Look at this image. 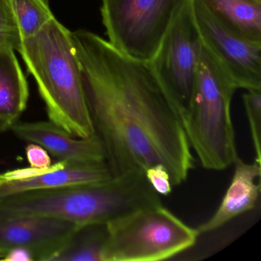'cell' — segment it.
I'll use <instances>...</instances> for the list:
<instances>
[{
	"mask_svg": "<svg viewBox=\"0 0 261 261\" xmlns=\"http://www.w3.org/2000/svg\"><path fill=\"white\" fill-rule=\"evenodd\" d=\"M233 165L230 186L215 213L196 228L199 234L217 230L256 207L260 195L261 164L247 163L238 157Z\"/></svg>",
	"mask_w": 261,
	"mask_h": 261,
	"instance_id": "cell-12",
	"label": "cell"
},
{
	"mask_svg": "<svg viewBox=\"0 0 261 261\" xmlns=\"http://www.w3.org/2000/svg\"><path fill=\"white\" fill-rule=\"evenodd\" d=\"M103 261H160L192 247L199 233L160 205L142 207L107 223Z\"/></svg>",
	"mask_w": 261,
	"mask_h": 261,
	"instance_id": "cell-5",
	"label": "cell"
},
{
	"mask_svg": "<svg viewBox=\"0 0 261 261\" xmlns=\"http://www.w3.org/2000/svg\"><path fill=\"white\" fill-rule=\"evenodd\" d=\"M201 47L192 0H189L149 62L181 121L190 105Z\"/></svg>",
	"mask_w": 261,
	"mask_h": 261,
	"instance_id": "cell-7",
	"label": "cell"
},
{
	"mask_svg": "<svg viewBox=\"0 0 261 261\" xmlns=\"http://www.w3.org/2000/svg\"><path fill=\"white\" fill-rule=\"evenodd\" d=\"M107 239V223L79 226L49 261H103Z\"/></svg>",
	"mask_w": 261,
	"mask_h": 261,
	"instance_id": "cell-15",
	"label": "cell"
},
{
	"mask_svg": "<svg viewBox=\"0 0 261 261\" xmlns=\"http://www.w3.org/2000/svg\"><path fill=\"white\" fill-rule=\"evenodd\" d=\"M162 204L145 172L134 170L94 184L29 191L0 198V210L46 217L77 226L108 223L142 207Z\"/></svg>",
	"mask_w": 261,
	"mask_h": 261,
	"instance_id": "cell-2",
	"label": "cell"
},
{
	"mask_svg": "<svg viewBox=\"0 0 261 261\" xmlns=\"http://www.w3.org/2000/svg\"><path fill=\"white\" fill-rule=\"evenodd\" d=\"M94 132L113 176L167 169L184 182L195 158L178 117L149 62L134 59L95 33H72Z\"/></svg>",
	"mask_w": 261,
	"mask_h": 261,
	"instance_id": "cell-1",
	"label": "cell"
},
{
	"mask_svg": "<svg viewBox=\"0 0 261 261\" xmlns=\"http://www.w3.org/2000/svg\"><path fill=\"white\" fill-rule=\"evenodd\" d=\"M10 130L19 140L42 146L59 161L74 163L106 162L101 141L96 134L77 138L51 121H19Z\"/></svg>",
	"mask_w": 261,
	"mask_h": 261,
	"instance_id": "cell-10",
	"label": "cell"
},
{
	"mask_svg": "<svg viewBox=\"0 0 261 261\" xmlns=\"http://www.w3.org/2000/svg\"><path fill=\"white\" fill-rule=\"evenodd\" d=\"M29 86L14 50L0 48V133L19 121L28 103Z\"/></svg>",
	"mask_w": 261,
	"mask_h": 261,
	"instance_id": "cell-13",
	"label": "cell"
},
{
	"mask_svg": "<svg viewBox=\"0 0 261 261\" xmlns=\"http://www.w3.org/2000/svg\"><path fill=\"white\" fill-rule=\"evenodd\" d=\"M189 0H102L108 41L124 54L149 62Z\"/></svg>",
	"mask_w": 261,
	"mask_h": 261,
	"instance_id": "cell-6",
	"label": "cell"
},
{
	"mask_svg": "<svg viewBox=\"0 0 261 261\" xmlns=\"http://www.w3.org/2000/svg\"><path fill=\"white\" fill-rule=\"evenodd\" d=\"M201 44L237 89L261 90V43L227 28L202 0H192Z\"/></svg>",
	"mask_w": 261,
	"mask_h": 261,
	"instance_id": "cell-8",
	"label": "cell"
},
{
	"mask_svg": "<svg viewBox=\"0 0 261 261\" xmlns=\"http://www.w3.org/2000/svg\"><path fill=\"white\" fill-rule=\"evenodd\" d=\"M5 261H32L35 260L33 253L25 248H16L9 251L3 258Z\"/></svg>",
	"mask_w": 261,
	"mask_h": 261,
	"instance_id": "cell-21",
	"label": "cell"
},
{
	"mask_svg": "<svg viewBox=\"0 0 261 261\" xmlns=\"http://www.w3.org/2000/svg\"><path fill=\"white\" fill-rule=\"evenodd\" d=\"M256 1H258V2H261V0H256Z\"/></svg>",
	"mask_w": 261,
	"mask_h": 261,
	"instance_id": "cell-22",
	"label": "cell"
},
{
	"mask_svg": "<svg viewBox=\"0 0 261 261\" xmlns=\"http://www.w3.org/2000/svg\"><path fill=\"white\" fill-rule=\"evenodd\" d=\"M111 178L112 173L106 162L74 163L59 161L42 173L30 178L19 180L0 178V198L29 191L94 184Z\"/></svg>",
	"mask_w": 261,
	"mask_h": 261,
	"instance_id": "cell-11",
	"label": "cell"
},
{
	"mask_svg": "<svg viewBox=\"0 0 261 261\" xmlns=\"http://www.w3.org/2000/svg\"><path fill=\"white\" fill-rule=\"evenodd\" d=\"M19 53L36 80L50 121L77 138L94 135L72 33L54 18L22 40Z\"/></svg>",
	"mask_w": 261,
	"mask_h": 261,
	"instance_id": "cell-3",
	"label": "cell"
},
{
	"mask_svg": "<svg viewBox=\"0 0 261 261\" xmlns=\"http://www.w3.org/2000/svg\"><path fill=\"white\" fill-rule=\"evenodd\" d=\"M146 179L159 195L167 196L172 192V184L167 169L161 164L154 165L145 171Z\"/></svg>",
	"mask_w": 261,
	"mask_h": 261,
	"instance_id": "cell-19",
	"label": "cell"
},
{
	"mask_svg": "<svg viewBox=\"0 0 261 261\" xmlns=\"http://www.w3.org/2000/svg\"><path fill=\"white\" fill-rule=\"evenodd\" d=\"M25 155L30 167L44 169L51 166V157L42 146L36 143H29L25 148Z\"/></svg>",
	"mask_w": 261,
	"mask_h": 261,
	"instance_id": "cell-20",
	"label": "cell"
},
{
	"mask_svg": "<svg viewBox=\"0 0 261 261\" xmlns=\"http://www.w3.org/2000/svg\"><path fill=\"white\" fill-rule=\"evenodd\" d=\"M243 101L250 125L255 162L261 164V90H248L243 94Z\"/></svg>",
	"mask_w": 261,
	"mask_h": 261,
	"instance_id": "cell-17",
	"label": "cell"
},
{
	"mask_svg": "<svg viewBox=\"0 0 261 261\" xmlns=\"http://www.w3.org/2000/svg\"><path fill=\"white\" fill-rule=\"evenodd\" d=\"M202 2L233 33L261 43V2L256 0H202Z\"/></svg>",
	"mask_w": 261,
	"mask_h": 261,
	"instance_id": "cell-14",
	"label": "cell"
},
{
	"mask_svg": "<svg viewBox=\"0 0 261 261\" xmlns=\"http://www.w3.org/2000/svg\"><path fill=\"white\" fill-rule=\"evenodd\" d=\"M22 40L37 34L55 16L48 0H12Z\"/></svg>",
	"mask_w": 261,
	"mask_h": 261,
	"instance_id": "cell-16",
	"label": "cell"
},
{
	"mask_svg": "<svg viewBox=\"0 0 261 261\" xmlns=\"http://www.w3.org/2000/svg\"><path fill=\"white\" fill-rule=\"evenodd\" d=\"M235 90L202 45L195 88L181 123L191 148L208 170H224L238 157L230 114Z\"/></svg>",
	"mask_w": 261,
	"mask_h": 261,
	"instance_id": "cell-4",
	"label": "cell"
},
{
	"mask_svg": "<svg viewBox=\"0 0 261 261\" xmlns=\"http://www.w3.org/2000/svg\"><path fill=\"white\" fill-rule=\"evenodd\" d=\"M79 226L46 217L0 210V259L10 250L25 248L35 260L49 261Z\"/></svg>",
	"mask_w": 261,
	"mask_h": 261,
	"instance_id": "cell-9",
	"label": "cell"
},
{
	"mask_svg": "<svg viewBox=\"0 0 261 261\" xmlns=\"http://www.w3.org/2000/svg\"><path fill=\"white\" fill-rule=\"evenodd\" d=\"M22 42L12 0H0V48L19 51Z\"/></svg>",
	"mask_w": 261,
	"mask_h": 261,
	"instance_id": "cell-18",
	"label": "cell"
}]
</instances>
